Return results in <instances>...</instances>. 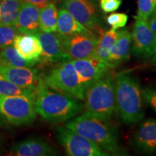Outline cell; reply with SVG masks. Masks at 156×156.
<instances>
[{"mask_svg": "<svg viewBox=\"0 0 156 156\" xmlns=\"http://www.w3.org/2000/svg\"><path fill=\"white\" fill-rule=\"evenodd\" d=\"M22 3L20 0H2L0 2V26L15 25Z\"/></svg>", "mask_w": 156, "mask_h": 156, "instance_id": "22", "label": "cell"}, {"mask_svg": "<svg viewBox=\"0 0 156 156\" xmlns=\"http://www.w3.org/2000/svg\"><path fill=\"white\" fill-rule=\"evenodd\" d=\"M142 95L143 101L156 112V88L147 87L142 88Z\"/></svg>", "mask_w": 156, "mask_h": 156, "instance_id": "28", "label": "cell"}, {"mask_svg": "<svg viewBox=\"0 0 156 156\" xmlns=\"http://www.w3.org/2000/svg\"><path fill=\"white\" fill-rule=\"evenodd\" d=\"M122 0H100L101 9L105 13L114 12L120 7Z\"/></svg>", "mask_w": 156, "mask_h": 156, "instance_id": "29", "label": "cell"}, {"mask_svg": "<svg viewBox=\"0 0 156 156\" xmlns=\"http://www.w3.org/2000/svg\"><path fill=\"white\" fill-rule=\"evenodd\" d=\"M58 14L57 7L53 2L40 9L39 25L41 30L48 33L56 32Z\"/></svg>", "mask_w": 156, "mask_h": 156, "instance_id": "23", "label": "cell"}, {"mask_svg": "<svg viewBox=\"0 0 156 156\" xmlns=\"http://www.w3.org/2000/svg\"><path fill=\"white\" fill-rule=\"evenodd\" d=\"M0 114L12 125L32 124L36 118L35 98L0 95Z\"/></svg>", "mask_w": 156, "mask_h": 156, "instance_id": "6", "label": "cell"}, {"mask_svg": "<svg viewBox=\"0 0 156 156\" xmlns=\"http://www.w3.org/2000/svg\"><path fill=\"white\" fill-rule=\"evenodd\" d=\"M65 126L95 142L109 155H126L120 145L118 130L111 124L110 120L97 118L84 112L69 120Z\"/></svg>", "mask_w": 156, "mask_h": 156, "instance_id": "1", "label": "cell"}, {"mask_svg": "<svg viewBox=\"0 0 156 156\" xmlns=\"http://www.w3.org/2000/svg\"><path fill=\"white\" fill-rule=\"evenodd\" d=\"M57 33L62 36H71L75 34H92V30L79 23L68 12L62 8L58 11Z\"/></svg>", "mask_w": 156, "mask_h": 156, "instance_id": "19", "label": "cell"}, {"mask_svg": "<svg viewBox=\"0 0 156 156\" xmlns=\"http://www.w3.org/2000/svg\"><path fill=\"white\" fill-rule=\"evenodd\" d=\"M71 62L85 91L93 83L107 75L111 69L95 55L87 58L73 59Z\"/></svg>", "mask_w": 156, "mask_h": 156, "instance_id": "10", "label": "cell"}, {"mask_svg": "<svg viewBox=\"0 0 156 156\" xmlns=\"http://www.w3.org/2000/svg\"><path fill=\"white\" fill-rule=\"evenodd\" d=\"M155 3H156V0H155ZM156 12V11H155Z\"/></svg>", "mask_w": 156, "mask_h": 156, "instance_id": "37", "label": "cell"}, {"mask_svg": "<svg viewBox=\"0 0 156 156\" xmlns=\"http://www.w3.org/2000/svg\"><path fill=\"white\" fill-rule=\"evenodd\" d=\"M56 140L69 156H108L97 144L67 126L56 129Z\"/></svg>", "mask_w": 156, "mask_h": 156, "instance_id": "7", "label": "cell"}, {"mask_svg": "<svg viewBox=\"0 0 156 156\" xmlns=\"http://www.w3.org/2000/svg\"><path fill=\"white\" fill-rule=\"evenodd\" d=\"M2 145H3V139L2 137V136L0 135V151H1V149L2 148Z\"/></svg>", "mask_w": 156, "mask_h": 156, "instance_id": "34", "label": "cell"}, {"mask_svg": "<svg viewBox=\"0 0 156 156\" xmlns=\"http://www.w3.org/2000/svg\"><path fill=\"white\" fill-rule=\"evenodd\" d=\"M85 112L104 120H111L117 113L115 79L107 74L85 92Z\"/></svg>", "mask_w": 156, "mask_h": 156, "instance_id": "4", "label": "cell"}, {"mask_svg": "<svg viewBox=\"0 0 156 156\" xmlns=\"http://www.w3.org/2000/svg\"><path fill=\"white\" fill-rule=\"evenodd\" d=\"M18 34L15 25L0 26V48L14 46L15 38Z\"/></svg>", "mask_w": 156, "mask_h": 156, "instance_id": "25", "label": "cell"}, {"mask_svg": "<svg viewBox=\"0 0 156 156\" xmlns=\"http://www.w3.org/2000/svg\"><path fill=\"white\" fill-rule=\"evenodd\" d=\"M40 9L27 2H23L15 28L21 34L36 35L41 30L39 25Z\"/></svg>", "mask_w": 156, "mask_h": 156, "instance_id": "17", "label": "cell"}, {"mask_svg": "<svg viewBox=\"0 0 156 156\" xmlns=\"http://www.w3.org/2000/svg\"><path fill=\"white\" fill-rule=\"evenodd\" d=\"M147 23L150 28H151V30L156 34V12L151 17H150Z\"/></svg>", "mask_w": 156, "mask_h": 156, "instance_id": "31", "label": "cell"}, {"mask_svg": "<svg viewBox=\"0 0 156 156\" xmlns=\"http://www.w3.org/2000/svg\"><path fill=\"white\" fill-rule=\"evenodd\" d=\"M117 113L126 125L137 124L144 118L143 98L138 80L127 73L115 79Z\"/></svg>", "mask_w": 156, "mask_h": 156, "instance_id": "3", "label": "cell"}, {"mask_svg": "<svg viewBox=\"0 0 156 156\" xmlns=\"http://www.w3.org/2000/svg\"><path fill=\"white\" fill-rule=\"evenodd\" d=\"M0 95L6 96H25L36 98V92L32 90L20 87L0 75Z\"/></svg>", "mask_w": 156, "mask_h": 156, "instance_id": "24", "label": "cell"}, {"mask_svg": "<svg viewBox=\"0 0 156 156\" xmlns=\"http://www.w3.org/2000/svg\"><path fill=\"white\" fill-rule=\"evenodd\" d=\"M63 7L79 23L90 29L100 32L96 6L91 0H64Z\"/></svg>", "mask_w": 156, "mask_h": 156, "instance_id": "11", "label": "cell"}, {"mask_svg": "<svg viewBox=\"0 0 156 156\" xmlns=\"http://www.w3.org/2000/svg\"><path fill=\"white\" fill-rule=\"evenodd\" d=\"M132 33L127 29L118 31V36L109 54V67H116L129 60L132 50Z\"/></svg>", "mask_w": 156, "mask_h": 156, "instance_id": "16", "label": "cell"}, {"mask_svg": "<svg viewBox=\"0 0 156 156\" xmlns=\"http://www.w3.org/2000/svg\"><path fill=\"white\" fill-rule=\"evenodd\" d=\"M71 61L54 64L46 73L41 74L42 78L49 88L83 101L86 91Z\"/></svg>", "mask_w": 156, "mask_h": 156, "instance_id": "5", "label": "cell"}, {"mask_svg": "<svg viewBox=\"0 0 156 156\" xmlns=\"http://www.w3.org/2000/svg\"><path fill=\"white\" fill-rule=\"evenodd\" d=\"M0 1H1V0H0Z\"/></svg>", "mask_w": 156, "mask_h": 156, "instance_id": "38", "label": "cell"}, {"mask_svg": "<svg viewBox=\"0 0 156 156\" xmlns=\"http://www.w3.org/2000/svg\"><path fill=\"white\" fill-rule=\"evenodd\" d=\"M132 145L139 152L145 154L156 153V119H147L140 123L134 134Z\"/></svg>", "mask_w": 156, "mask_h": 156, "instance_id": "14", "label": "cell"}, {"mask_svg": "<svg viewBox=\"0 0 156 156\" xmlns=\"http://www.w3.org/2000/svg\"><path fill=\"white\" fill-rule=\"evenodd\" d=\"M118 36V31L114 29H110L107 31H101V38L95 50V56L108 66V59L110 50L114 45Z\"/></svg>", "mask_w": 156, "mask_h": 156, "instance_id": "20", "label": "cell"}, {"mask_svg": "<svg viewBox=\"0 0 156 156\" xmlns=\"http://www.w3.org/2000/svg\"><path fill=\"white\" fill-rule=\"evenodd\" d=\"M14 47L25 59L40 62L41 46L36 35L18 34L15 38Z\"/></svg>", "mask_w": 156, "mask_h": 156, "instance_id": "18", "label": "cell"}, {"mask_svg": "<svg viewBox=\"0 0 156 156\" xmlns=\"http://www.w3.org/2000/svg\"><path fill=\"white\" fill-rule=\"evenodd\" d=\"M0 75L17 86L36 91L43 82L41 74L34 67H16L4 66Z\"/></svg>", "mask_w": 156, "mask_h": 156, "instance_id": "13", "label": "cell"}, {"mask_svg": "<svg viewBox=\"0 0 156 156\" xmlns=\"http://www.w3.org/2000/svg\"><path fill=\"white\" fill-rule=\"evenodd\" d=\"M3 67H4V65H3L2 64V62H0V72H1V70L3 68Z\"/></svg>", "mask_w": 156, "mask_h": 156, "instance_id": "35", "label": "cell"}, {"mask_svg": "<svg viewBox=\"0 0 156 156\" xmlns=\"http://www.w3.org/2000/svg\"><path fill=\"white\" fill-rule=\"evenodd\" d=\"M132 33V51L134 56L151 58L156 52V34L151 30L147 21L134 17Z\"/></svg>", "mask_w": 156, "mask_h": 156, "instance_id": "8", "label": "cell"}, {"mask_svg": "<svg viewBox=\"0 0 156 156\" xmlns=\"http://www.w3.org/2000/svg\"><path fill=\"white\" fill-rule=\"evenodd\" d=\"M35 108L46 122L56 124L77 116L83 112L84 105L75 98L51 90L43 80L36 90Z\"/></svg>", "mask_w": 156, "mask_h": 156, "instance_id": "2", "label": "cell"}, {"mask_svg": "<svg viewBox=\"0 0 156 156\" xmlns=\"http://www.w3.org/2000/svg\"><path fill=\"white\" fill-rule=\"evenodd\" d=\"M0 62L4 66L16 67H34L39 62L25 59L20 55L14 46L2 48L0 52Z\"/></svg>", "mask_w": 156, "mask_h": 156, "instance_id": "21", "label": "cell"}, {"mask_svg": "<svg viewBox=\"0 0 156 156\" xmlns=\"http://www.w3.org/2000/svg\"><path fill=\"white\" fill-rule=\"evenodd\" d=\"M12 155L16 156L56 155V152L47 141L41 137H28L12 148Z\"/></svg>", "mask_w": 156, "mask_h": 156, "instance_id": "15", "label": "cell"}, {"mask_svg": "<svg viewBox=\"0 0 156 156\" xmlns=\"http://www.w3.org/2000/svg\"><path fill=\"white\" fill-rule=\"evenodd\" d=\"M36 36L41 46L40 62L56 64L73 60L62 48L58 34L39 30Z\"/></svg>", "mask_w": 156, "mask_h": 156, "instance_id": "12", "label": "cell"}, {"mask_svg": "<svg viewBox=\"0 0 156 156\" xmlns=\"http://www.w3.org/2000/svg\"><path fill=\"white\" fill-rule=\"evenodd\" d=\"M156 11L155 0H137V15L136 17L148 21Z\"/></svg>", "mask_w": 156, "mask_h": 156, "instance_id": "26", "label": "cell"}, {"mask_svg": "<svg viewBox=\"0 0 156 156\" xmlns=\"http://www.w3.org/2000/svg\"><path fill=\"white\" fill-rule=\"evenodd\" d=\"M128 21V15L126 13H112L106 17V22L114 30L125 27Z\"/></svg>", "mask_w": 156, "mask_h": 156, "instance_id": "27", "label": "cell"}, {"mask_svg": "<svg viewBox=\"0 0 156 156\" xmlns=\"http://www.w3.org/2000/svg\"><path fill=\"white\" fill-rule=\"evenodd\" d=\"M54 1H59V0H54Z\"/></svg>", "mask_w": 156, "mask_h": 156, "instance_id": "36", "label": "cell"}, {"mask_svg": "<svg viewBox=\"0 0 156 156\" xmlns=\"http://www.w3.org/2000/svg\"><path fill=\"white\" fill-rule=\"evenodd\" d=\"M22 2H27L36 6L38 9L46 7L48 4L54 2V0H20Z\"/></svg>", "mask_w": 156, "mask_h": 156, "instance_id": "30", "label": "cell"}, {"mask_svg": "<svg viewBox=\"0 0 156 156\" xmlns=\"http://www.w3.org/2000/svg\"><path fill=\"white\" fill-rule=\"evenodd\" d=\"M58 35L64 51L73 59L87 58L95 55L99 38L93 33L71 36Z\"/></svg>", "mask_w": 156, "mask_h": 156, "instance_id": "9", "label": "cell"}, {"mask_svg": "<svg viewBox=\"0 0 156 156\" xmlns=\"http://www.w3.org/2000/svg\"><path fill=\"white\" fill-rule=\"evenodd\" d=\"M150 63L153 65H156V52L152 57L150 58Z\"/></svg>", "mask_w": 156, "mask_h": 156, "instance_id": "32", "label": "cell"}, {"mask_svg": "<svg viewBox=\"0 0 156 156\" xmlns=\"http://www.w3.org/2000/svg\"><path fill=\"white\" fill-rule=\"evenodd\" d=\"M4 117L2 116V115L0 114V126H2L3 125L4 122H5V120H4Z\"/></svg>", "mask_w": 156, "mask_h": 156, "instance_id": "33", "label": "cell"}]
</instances>
